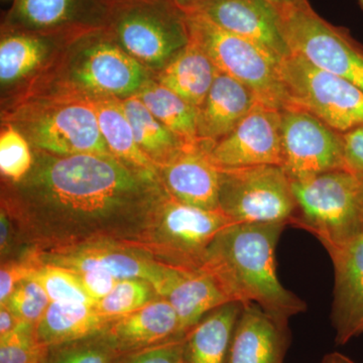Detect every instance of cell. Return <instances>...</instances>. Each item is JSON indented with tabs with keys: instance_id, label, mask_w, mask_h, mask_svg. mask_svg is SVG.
Instances as JSON below:
<instances>
[{
	"instance_id": "1",
	"label": "cell",
	"mask_w": 363,
	"mask_h": 363,
	"mask_svg": "<svg viewBox=\"0 0 363 363\" xmlns=\"http://www.w3.org/2000/svg\"><path fill=\"white\" fill-rule=\"evenodd\" d=\"M32 169L4 181L1 209L42 247L147 242L168 193L112 155L61 157L33 150Z\"/></svg>"
},
{
	"instance_id": "2",
	"label": "cell",
	"mask_w": 363,
	"mask_h": 363,
	"mask_svg": "<svg viewBox=\"0 0 363 363\" xmlns=\"http://www.w3.org/2000/svg\"><path fill=\"white\" fill-rule=\"evenodd\" d=\"M285 224L233 223L208 247L202 269L209 272L231 302L259 306L284 325L307 304L283 286L276 250Z\"/></svg>"
},
{
	"instance_id": "3",
	"label": "cell",
	"mask_w": 363,
	"mask_h": 363,
	"mask_svg": "<svg viewBox=\"0 0 363 363\" xmlns=\"http://www.w3.org/2000/svg\"><path fill=\"white\" fill-rule=\"evenodd\" d=\"M1 121L23 133L33 150L61 157L111 155L94 97L63 83L45 81L18 93L2 109Z\"/></svg>"
},
{
	"instance_id": "4",
	"label": "cell",
	"mask_w": 363,
	"mask_h": 363,
	"mask_svg": "<svg viewBox=\"0 0 363 363\" xmlns=\"http://www.w3.org/2000/svg\"><path fill=\"white\" fill-rule=\"evenodd\" d=\"M150 78V71L101 28L72 43L54 68L37 82L56 81L91 97L123 99L135 95Z\"/></svg>"
},
{
	"instance_id": "5",
	"label": "cell",
	"mask_w": 363,
	"mask_h": 363,
	"mask_svg": "<svg viewBox=\"0 0 363 363\" xmlns=\"http://www.w3.org/2000/svg\"><path fill=\"white\" fill-rule=\"evenodd\" d=\"M106 28L149 71H161L190 42L187 14L171 0H107Z\"/></svg>"
},
{
	"instance_id": "6",
	"label": "cell",
	"mask_w": 363,
	"mask_h": 363,
	"mask_svg": "<svg viewBox=\"0 0 363 363\" xmlns=\"http://www.w3.org/2000/svg\"><path fill=\"white\" fill-rule=\"evenodd\" d=\"M296 211L291 226L304 229L323 247L363 235V183L346 169L291 180Z\"/></svg>"
},
{
	"instance_id": "7",
	"label": "cell",
	"mask_w": 363,
	"mask_h": 363,
	"mask_svg": "<svg viewBox=\"0 0 363 363\" xmlns=\"http://www.w3.org/2000/svg\"><path fill=\"white\" fill-rule=\"evenodd\" d=\"M186 14L191 42L203 50L219 72L247 85L259 104L279 111L285 108L286 97L278 59L260 45L222 30L199 14Z\"/></svg>"
},
{
	"instance_id": "8",
	"label": "cell",
	"mask_w": 363,
	"mask_h": 363,
	"mask_svg": "<svg viewBox=\"0 0 363 363\" xmlns=\"http://www.w3.org/2000/svg\"><path fill=\"white\" fill-rule=\"evenodd\" d=\"M279 70L286 106L309 112L340 133L363 125L362 88L297 55L281 60Z\"/></svg>"
},
{
	"instance_id": "9",
	"label": "cell",
	"mask_w": 363,
	"mask_h": 363,
	"mask_svg": "<svg viewBox=\"0 0 363 363\" xmlns=\"http://www.w3.org/2000/svg\"><path fill=\"white\" fill-rule=\"evenodd\" d=\"M279 7L291 54L363 90V45L350 30L325 20L309 1Z\"/></svg>"
},
{
	"instance_id": "10",
	"label": "cell",
	"mask_w": 363,
	"mask_h": 363,
	"mask_svg": "<svg viewBox=\"0 0 363 363\" xmlns=\"http://www.w3.org/2000/svg\"><path fill=\"white\" fill-rule=\"evenodd\" d=\"M220 169L218 210L233 223L290 225L296 211L291 180L279 166Z\"/></svg>"
},
{
	"instance_id": "11",
	"label": "cell",
	"mask_w": 363,
	"mask_h": 363,
	"mask_svg": "<svg viewBox=\"0 0 363 363\" xmlns=\"http://www.w3.org/2000/svg\"><path fill=\"white\" fill-rule=\"evenodd\" d=\"M233 222L220 210H206L177 201L168 195L157 211L150 241L172 266L201 269L205 252L222 229Z\"/></svg>"
},
{
	"instance_id": "12",
	"label": "cell",
	"mask_w": 363,
	"mask_h": 363,
	"mask_svg": "<svg viewBox=\"0 0 363 363\" xmlns=\"http://www.w3.org/2000/svg\"><path fill=\"white\" fill-rule=\"evenodd\" d=\"M35 259L40 264L64 267L74 272L98 269L111 272L118 279H145L154 286L162 298H164L184 271L180 267L156 262L111 241L52 247Z\"/></svg>"
},
{
	"instance_id": "13",
	"label": "cell",
	"mask_w": 363,
	"mask_h": 363,
	"mask_svg": "<svg viewBox=\"0 0 363 363\" xmlns=\"http://www.w3.org/2000/svg\"><path fill=\"white\" fill-rule=\"evenodd\" d=\"M281 168L290 180L345 169L342 133L309 112L286 106L281 111Z\"/></svg>"
},
{
	"instance_id": "14",
	"label": "cell",
	"mask_w": 363,
	"mask_h": 363,
	"mask_svg": "<svg viewBox=\"0 0 363 363\" xmlns=\"http://www.w3.org/2000/svg\"><path fill=\"white\" fill-rule=\"evenodd\" d=\"M88 32H32L1 28L2 90L16 88L18 93L39 80L54 68L72 43Z\"/></svg>"
},
{
	"instance_id": "15",
	"label": "cell",
	"mask_w": 363,
	"mask_h": 363,
	"mask_svg": "<svg viewBox=\"0 0 363 363\" xmlns=\"http://www.w3.org/2000/svg\"><path fill=\"white\" fill-rule=\"evenodd\" d=\"M218 169L281 167V111L257 104L240 123L209 150Z\"/></svg>"
},
{
	"instance_id": "16",
	"label": "cell",
	"mask_w": 363,
	"mask_h": 363,
	"mask_svg": "<svg viewBox=\"0 0 363 363\" xmlns=\"http://www.w3.org/2000/svg\"><path fill=\"white\" fill-rule=\"evenodd\" d=\"M186 13L199 14L222 30L260 45L279 62L291 55L281 7L269 0H205Z\"/></svg>"
},
{
	"instance_id": "17",
	"label": "cell",
	"mask_w": 363,
	"mask_h": 363,
	"mask_svg": "<svg viewBox=\"0 0 363 363\" xmlns=\"http://www.w3.org/2000/svg\"><path fill=\"white\" fill-rule=\"evenodd\" d=\"M324 248L334 269L331 324L336 344L345 345L363 335V235Z\"/></svg>"
},
{
	"instance_id": "18",
	"label": "cell",
	"mask_w": 363,
	"mask_h": 363,
	"mask_svg": "<svg viewBox=\"0 0 363 363\" xmlns=\"http://www.w3.org/2000/svg\"><path fill=\"white\" fill-rule=\"evenodd\" d=\"M107 0H16L2 28L67 32L106 28Z\"/></svg>"
},
{
	"instance_id": "19",
	"label": "cell",
	"mask_w": 363,
	"mask_h": 363,
	"mask_svg": "<svg viewBox=\"0 0 363 363\" xmlns=\"http://www.w3.org/2000/svg\"><path fill=\"white\" fill-rule=\"evenodd\" d=\"M211 147L199 143L185 147L159 169L164 190L177 201L206 210H218L220 169L209 157Z\"/></svg>"
},
{
	"instance_id": "20",
	"label": "cell",
	"mask_w": 363,
	"mask_h": 363,
	"mask_svg": "<svg viewBox=\"0 0 363 363\" xmlns=\"http://www.w3.org/2000/svg\"><path fill=\"white\" fill-rule=\"evenodd\" d=\"M102 334L123 357L184 338L175 309L164 298L114 320Z\"/></svg>"
},
{
	"instance_id": "21",
	"label": "cell",
	"mask_w": 363,
	"mask_h": 363,
	"mask_svg": "<svg viewBox=\"0 0 363 363\" xmlns=\"http://www.w3.org/2000/svg\"><path fill=\"white\" fill-rule=\"evenodd\" d=\"M290 342L289 325L279 323L259 306L243 305L226 363H285Z\"/></svg>"
},
{
	"instance_id": "22",
	"label": "cell",
	"mask_w": 363,
	"mask_h": 363,
	"mask_svg": "<svg viewBox=\"0 0 363 363\" xmlns=\"http://www.w3.org/2000/svg\"><path fill=\"white\" fill-rule=\"evenodd\" d=\"M247 85L219 72L206 99L198 109V140L213 147L228 135L259 104Z\"/></svg>"
},
{
	"instance_id": "23",
	"label": "cell",
	"mask_w": 363,
	"mask_h": 363,
	"mask_svg": "<svg viewBox=\"0 0 363 363\" xmlns=\"http://www.w3.org/2000/svg\"><path fill=\"white\" fill-rule=\"evenodd\" d=\"M242 308L226 303L195 325L183 339L185 363H226Z\"/></svg>"
},
{
	"instance_id": "24",
	"label": "cell",
	"mask_w": 363,
	"mask_h": 363,
	"mask_svg": "<svg viewBox=\"0 0 363 363\" xmlns=\"http://www.w3.org/2000/svg\"><path fill=\"white\" fill-rule=\"evenodd\" d=\"M164 298L175 309L183 337L208 313L231 302L216 279L202 269H184Z\"/></svg>"
},
{
	"instance_id": "25",
	"label": "cell",
	"mask_w": 363,
	"mask_h": 363,
	"mask_svg": "<svg viewBox=\"0 0 363 363\" xmlns=\"http://www.w3.org/2000/svg\"><path fill=\"white\" fill-rule=\"evenodd\" d=\"M109 323L95 306L51 302L35 326V335L40 344L51 348L101 334Z\"/></svg>"
},
{
	"instance_id": "26",
	"label": "cell",
	"mask_w": 363,
	"mask_h": 363,
	"mask_svg": "<svg viewBox=\"0 0 363 363\" xmlns=\"http://www.w3.org/2000/svg\"><path fill=\"white\" fill-rule=\"evenodd\" d=\"M219 70L193 42L159 71L157 81L198 109L204 104Z\"/></svg>"
},
{
	"instance_id": "27",
	"label": "cell",
	"mask_w": 363,
	"mask_h": 363,
	"mask_svg": "<svg viewBox=\"0 0 363 363\" xmlns=\"http://www.w3.org/2000/svg\"><path fill=\"white\" fill-rule=\"evenodd\" d=\"M94 104L100 130L112 156L133 171L160 180L159 169L136 143L121 99L94 97Z\"/></svg>"
},
{
	"instance_id": "28",
	"label": "cell",
	"mask_w": 363,
	"mask_h": 363,
	"mask_svg": "<svg viewBox=\"0 0 363 363\" xmlns=\"http://www.w3.org/2000/svg\"><path fill=\"white\" fill-rule=\"evenodd\" d=\"M135 96L185 145H198V108L150 77Z\"/></svg>"
},
{
	"instance_id": "29",
	"label": "cell",
	"mask_w": 363,
	"mask_h": 363,
	"mask_svg": "<svg viewBox=\"0 0 363 363\" xmlns=\"http://www.w3.org/2000/svg\"><path fill=\"white\" fill-rule=\"evenodd\" d=\"M121 102L133 128L136 143L157 169L168 164L185 147V145L160 123L135 95L123 98Z\"/></svg>"
},
{
	"instance_id": "30",
	"label": "cell",
	"mask_w": 363,
	"mask_h": 363,
	"mask_svg": "<svg viewBox=\"0 0 363 363\" xmlns=\"http://www.w3.org/2000/svg\"><path fill=\"white\" fill-rule=\"evenodd\" d=\"M154 286L142 279H121L106 297L98 301L95 308L111 321L126 316L152 302Z\"/></svg>"
},
{
	"instance_id": "31",
	"label": "cell",
	"mask_w": 363,
	"mask_h": 363,
	"mask_svg": "<svg viewBox=\"0 0 363 363\" xmlns=\"http://www.w3.org/2000/svg\"><path fill=\"white\" fill-rule=\"evenodd\" d=\"M32 278L39 281L45 289L51 302L96 305L89 294L86 292L78 274L71 269L39 264Z\"/></svg>"
},
{
	"instance_id": "32",
	"label": "cell",
	"mask_w": 363,
	"mask_h": 363,
	"mask_svg": "<svg viewBox=\"0 0 363 363\" xmlns=\"http://www.w3.org/2000/svg\"><path fill=\"white\" fill-rule=\"evenodd\" d=\"M0 135V171L7 181L21 180L33 164L32 145L23 133L9 123H2Z\"/></svg>"
},
{
	"instance_id": "33",
	"label": "cell",
	"mask_w": 363,
	"mask_h": 363,
	"mask_svg": "<svg viewBox=\"0 0 363 363\" xmlns=\"http://www.w3.org/2000/svg\"><path fill=\"white\" fill-rule=\"evenodd\" d=\"M121 357L101 333L49 348L47 363H118Z\"/></svg>"
},
{
	"instance_id": "34",
	"label": "cell",
	"mask_w": 363,
	"mask_h": 363,
	"mask_svg": "<svg viewBox=\"0 0 363 363\" xmlns=\"http://www.w3.org/2000/svg\"><path fill=\"white\" fill-rule=\"evenodd\" d=\"M49 348L38 340L35 326L23 322L0 338V363H47Z\"/></svg>"
},
{
	"instance_id": "35",
	"label": "cell",
	"mask_w": 363,
	"mask_h": 363,
	"mask_svg": "<svg viewBox=\"0 0 363 363\" xmlns=\"http://www.w3.org/2000/svg\"><path fill=\"white\" fill-rule=\"evenodd\" d=\"M4 304L23 321L37 326L51 304V300L39 281L30 277L16 286Z\"/></svg>"
},
{
	"instance_id": "36",
	"label": "cell",
	"mask_w": 363,
	"mask_h": 363,
	"mask_svg": "<svg viewBox=\"0 0 363 363\" xmlns=\"http://www.w3.org/2000/svg\"><path fill=\"white\" fill-rule=\"evenodd\" d=\"M183 339L123 355L118 363H185Z\"/></svg>"
},
{
	"instance_id": "37",
	"label": "cell",
	"mask_w": 363,
	"mask_h": 363,
	"mask_svg": "<svg viewBox=\"0 0 363 363\" xmlns=\"http://www.w3.org/2000/svg\"><path fill=\"white\" fill-rule=\"evenodd\" d=\"M37 262H7L0 269V304H4L16 286L30 279L37 269Z\"/></svg>"
},
{
	"instance_id": "38",
	"label": "cell",
	"mask_w": 363,
	"mask_h": 363,
	"mask_svg": "<svg viewBox=\"0 0 363 363\" xmlns=\"http://www.w3.org/2000/svg\"><path fill=\"white\" fill-rule=\"evenodd\" d=\"M344 166L363 183V125L342 133Z\"/></svg>"
},
{
	"instance_id": "39",
	"label": "cell",
	"mask_w": 363,
	"mask_h": 363,
	"mask_svg": "<svg viewBox=\"0 0 363 363\" xmlns=\"http://www.w3.org/2000/svg\"><path fill=\"white\" fill-rule=\"evenodd\" d=\"M75 272L78 274L86 292L89 294L90 297L96 303L106 297L113 290L116 284L121 281L111 272L104 269H83V271Z\"/></svg>"
},
{
	"instance_id": "40",
	"label": "cell",
	"mask_w": 363,
	"mask_h": 363,
	"mask_svg": "<svg viewBox=\"0 0 363 363\" xmlns=\"http://www.w3.org/2000/svg\"><path fill=\"white\" fill-rule=\"evenodd\" d=\"M13 245V223L4 209L0 211V250L1 257L11 252Z\"/></svg>"
},
{
	"instance_id": "41",
	"label": "cell",
	"mask_w": 363,
	"mask_h": 363,
	"mask_svg": "<svg viewBox=\"0 0 363 363\" xmlns=\"http://www.w3.org/2000/svg\"><path fill=\"white\" fill-rule=\"evenodd\" d=\"M23 322L6 304H0V338L13 333Z\"/></svg>"
},
{
	"instance_id": "42",
	"label": "cell",
	"mask_w": 363,
	"mask_h": 363,
	"mask_svg": "<svg viewBox=\"0 0 363 363\" xmlns=\"http://www.w3.org/2000/svg\"><path fill=\"white\" fill-rule=\"evenodd\" d=\"M319 363H357L354 360L351 359L347 355L343 353L334 351V352L328 353L322 358L321 362Z\"/></svg>"
},
{
	"instance_id": "43",
	"label": "cell",
	"mask_w": 363,
	"mask_h": 363,
	"mask_svg": "<svg viewBox=\"0 0 363 363\" xmlns=\"http://www.w3.org/2000/svg\"><path fill=\"white\" fill-rule=\"evenodd\" d=\"M171 1L186 13L192 11L198 4H201L205 0H171Z\"/></svg>"
},
{
	"instance_id": "44",
	"label": "cell",
	"mask_w": 363,
	"mask_h": 363,
	"mask_svg": "<svg viewBox=\"0 0 363 363\" xmlns=\"http://www.w3.org/2000/svg\"><path fill=\"white\" fill-rule=\"evenodd\" d=\"M269 1L274 2V4L279 6H290L305 4V2H308L309 0H269Z\"/></svg>"
},
{
	"instance_id": "45",
	"label": "cell",
	"mask_w": 363,
	"mask_h": 363,
	"mask_svg": "<svg viewBox=\"0 0 363 363\" xmlns=\"http://www.w3.org/2000/svg\"><path fill=\"white\" fill-rule=\"evenodd\" d=\"M358 6L360 7V9L363 11V0H357Z\"/></svg>"
}]
</instances>
